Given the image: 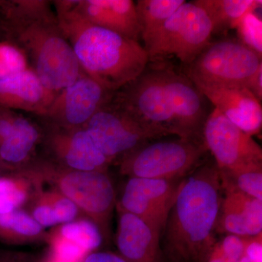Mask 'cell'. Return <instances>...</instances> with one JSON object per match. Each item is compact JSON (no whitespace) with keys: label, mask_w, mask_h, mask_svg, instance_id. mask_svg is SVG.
<instances>
[{"label":"cell","mask_w":262,"mask_h":262,"mask_svg":"<svg viewBox=\"0 0 262 262\" xmlns=\"http://www.w3.org/2000/svg\"><path fill=\"white\" fill-rule=\"evenodd\" d=\"M0 29L23 51L46 89L58 94L82 70L60 27L52 1L0 0Z\"/></svg>","instance_id":"cell-1"},{"label":"cell","mask_w":262,"mask_h":262,"mask_svg":"<svg viewBox=\"0 0 262 262\" xmlns=\"http://www.w3.org/2000/svg\"><path fill=\"white\" fill-rule=\"evenodd\" d=\"M222 187L214 162L182 179L160 238L165 262H203L214 245Z\"/></svg>","instance_id":"cell-2"},{"label":"cell","mask_w":262,"mask_h":262,"mask_svg":"<svg viewBox=\"0 0 262 262\" xmlns=\"http://www.w3.org/2000/svg\"><path fill=\"white\" fill-rule=\"evenodd\" d=\"M72 1H52L63 34L82 72L117 92L144 72L149 54L137 41L86 21L72 10Z\"/></svg>","instance_id":"cell-3"},{"label":"cell","mask_w":262,"mask_h":262,"mask_svg":"<svg viewBox=\"0 0 262 262\" xmlns=\"http://www.w3.org/2000/svg\"><path fill=\"white\" fill-rule=\"evenodd\" d=\"M12 173L26 177L34 184H49L97 226L104 242L111 238V222L117 198L108 170H72L37 155L26 166Z\"/></svg>","instance_id":"cell-4"},{"label":"cell","mask_w":262,"mask_h":262,"mask_svg":"<svg viewBox=\"0 0 262 262\" xmlns=\"http://www.w3.org/2000/svg\"><path fill=\"white\" fill-rule=\"evenodd\" d=\"M157 140L143 144L119 160L120 173L127 178L182 179L201 165L207 151L203 143L192 139Z\"/></svg>","instance_id":"cell-5"},{"label":"cell","mask_w":262,"mask_h":262,"mask_svg":"<svg viewBox=\"0 0 262 262\" xmlns=\"http://www.w3.org/2000/svg\"><path fill=\"white\" fill-rule=\"evenodd\" d=\"M112 102L160 138L179 137L163 67L148 69L147 66L137 78L115 93Z\"/></svg>","instance_id":"cell-6"},{"label":"cell","mask_w":262,"mask_h":262,"mask_svg":"<svg viewBox=\"0 0 262 262\" xmlns=\"http://www.w3.org/2000/svg\"><path fill=\"white\" fill-rule=\"evenodd\" d=\"M262 65L261 56L236 39L211 42L192 63L185 75L194 84L245 87Z\"/></svg>","instance_id":"cell-7"},{"label":"cell","mask_w":262,"mask_h":262,"mask_svg":"<svg viewBox=\"0 0 262 262\" xmlns=\"http://www.w3.org/2000/svg\"><path fill=\"white\" fill-rule=\"evenodd\" d=\"M213 26L203 8L185 2L165 22L146 51L149 60L173 55L186 66L211 42Z\"/></svg>","instance_id":"cell-8"},{"label":"cell","mask_w":262,"mask_h":262,"mask_svg":"<svg viewBox=\"0 0 262 262\" xmlns=\"http://www.w3.org/2000/svg\"><path fill=\"white\" fill-rule=\"evenodd\" d=\"M84 127L112 163L150 141L161 139L112 101L100 108Z\"/></svg>","instance_id":"cell-9"},{"label":"cell","mask_w":262,"mask_h":262,"mask_svg":"<svg viewBox=\"0 0 262 262\" xmlns=\"http://www.w3.org/2000/svg\"><path fill=\"white\" fill-rule=\"evenodd\" d=\"M114 94L82 71L73 83L57 94L38 121L63 128L84 127Z\"/></svg>","instance_id":"cell-10"},{"label":"cell","mask_w":262,"mask_h":262,"mask_svg":"<svg viewBox=\"0 0 262 262\" xmlns=\"http://www.w3.org/2000/svg\"><path fill=\"white\" fill-rule=\"evenodd\" d=\"M39 123L42 127L41 155L52 163L82 171L108 170L113 164L98 149L84 127L63 128Z\"/></svg>","instance_id":"cell-11"},{"label":"cell","mask_w":262,"mask_h":262,"mask_svg":"<svg viewBox=\"0 0 262 262\" xmlns=\"http://www.w3.org/2000/svg\"><path fill=\"white\" fill-rule=\"evenodd\" d=\"M202 135L205 147L213 155L220 171L262 162L261 147L253 136L232 123L217 108L207 117Z\"/></svg>","instance_id":"cell-12"},{"label":"cell","mask_w":262,"mask_h":262,"mask_svg":"<svg viewBox=\"0 0 262 262\" xmlns=\"http://www.w3.org/2000/svg\"><path fill=\"white\" fill-rule=\"evenodd\" d=\"M182 179L128 178L116 207L141 219L161 236Z\"/></svg>","instance_id":"cell-13"},{"label":"cell","mask_w":262,"mask_h":262,"mask_svg":"<svg viewBox=\"0 0 262 262\" xmlns=\"http://www.w3.org/2000/svg\"><path fill=\"white\" fill-rule=\"evenodd\" d=\"M42 127L13 110H0V177L18 171L37 156Z\"/></svg>","instance_id":"cell-14"},{"label":"cell","mask_w":262,"mask_h":262,"mask_svg":"<svg viewBox=\"0 0 262 262\" xmlns=\"http://www.w3.org/2000/svg\"><path fill=\"white\" fill-rule=\"evenodd\" d=\"M163 72L179 138L198 141L208 115L206 97L185 74L169 67Z\"/></svg>","instance_id":"cell-15"},{"label":"cell","mask_w":262,"mask_h":262,"mask_svg":"<svg viewBox=\"0 0 262 262\" xmlns=\"http://www.w3.org/2000/svg\"><path fill=\"white\" fill-rule=\"evenodd\" d=\"M194 84L215 108L241 130L251 136L261 132V103L249 90L245 87Z\"/></svg>","instance_id":"cell-16"},{"label":"cell","mask_w":262,"mask_h":262,"mask_svg":"<svg viewBox=\"0 0 262 262\" xmlns=\"http://www.w3.org/2000/svg\"><path fill=\"white\" fill-rule=\"evenodd\" d=\"M72 10L90 24L137 42L141 38L136 3L132 0H73Z\"/></svg>","instance_id":"cell-17"},{"label":"cell","mask_w":262,"mask_h":262,"mask_svg":"<svg viewBox=\"0 0 262 262\" xmlns=\"http://www.w3.org/2000/svg\"><path fill=\"white\" fill-rule=\"evenodd\" d=\"M116 210L118 254L127 262H165L160 234L136 215L117 207Z\"/></svg>","instance_id":"cell-18"},{"label":"cell","mask_w":262,"mask_h":262,"mask_svg":"<svg viewBox=\"0 0 262 262\" xmlns=\"http://www.w3.org/2000/svg\"><path fill=\"white\" fill-rule=\"evenodd\" d=\"M56 95L43 85L31 68L0 80V110H21L39 117Z\"/></svg>","instance_id":"cell-19"},{"label":"cell","mask_w":262,"mask_h":262,"mask_svg":"<svg viewBox=\"0 0 262 262\" xmlns=\"http://www.w3.org/2000/svg\"><path fill=\"white\" fill-rule=\"evenodd\" d=\"M24 208L45 229L57 227L83 216L70 199L56 189H43L40 184H34L32 196Z\"/></svg>","instance_id":"cell-20"},{"label":"cell","mask_w":262,"mask_h":262,"mask_svg":"<svg viewBox=\"0 0 262 262\" xmlns=\"http://www.w3.org/2000/svg\"><path fill=\"white\" fill-rule=\"evenodd\" d=\"M222 192L224 196L221 202L215 232L250 237L247 225L258 215L259 201L232 188L222 187Z\"/></svg>","instance_id":"cell-21"},{"label":"cell","mask_w":262,"mask_h":262,"mask_svg":"<svg viewBox=\"0 0 262 262\" xmlns=\"http://www.w3.org/2000/svg\"><path fill=\"white\" fill-rule=\"evenodd\" d=\"M48 232L24 208L0 214V242L8 245L46 243Z\"/></svg>","instance_id":"cell-22"},{"label":"cell","mask_w":262,"mask_h":262,"mask_svg":"<svg viewBox=\"0 0 262 262\" xmlns=\"http://www.w3.org/2000/svg\"><path fill=\"white\" fill-rule=\"evenodd\" d=\"M206 11L213 34L235 29L239 20L248 12L261 8V0H196L193 1Z\"/></svg>","instance_id":"cell-23"},{"label":"cell","mask_w":262,"mask_h":262,"mask_svg":"<svg viewBox=\"0 0 262 262\" xmlns=\"http://www.w3.org/2000/svg\"><path fill=\"white\" fill-rule=\"evenodd\" d=\"M184 0H139L136 6L144 49L151 44L165 22L184 4Z\"/></svg>","instance_id":"cell-24"},{"label":"cell","mask_w":262,"mask_h":262,"mask_svg":"<svg viewBox=\"0 0 262 262\" xmlns=\"http://www.w3.org/2000/svg\"><path fill=\"white\" fill-rule=\"evenodd\" d=\"M222 187H229L262 201V162L220 171Z\"/></svg>","instance_id":"cell-25"},{"label":"cell","mask_w":262,"mask_h":262,"mask_svg":"<svg viewBox=\"0 0 262 262\" xmlns=\"http://www.w3.org/2000/svg\"><path fill=\"white\" fill-rule=\"evenodd\" d=\"M34 189L33 183L19 174L0 177V214L24 208Z\"/></svg>","instance_id":"cell-26"},{"label":"cell","mask_w":262,"mask_h":262,"mask_svg":"<svg viewBox=\"0 0 262 262\" xmlns=\"http://www.w3.org/2000/svg\"><path fill=\"white\" fill-rule=\"evenodd\" d=\"M51 232L80 246L89 253L97 251L103 242L97 226L84 216L57 226Z\"/></svg>","instance_id":"cell-27"},{"label":"cell","mask_w":262,"mask_h":262,"mask_svg":"<svg viewBox=\"0 0 262 262\" xmlns=\"http://www.w3.org/2000/svg\"><path fill=\"white\" fill-rule=\"evenodd\" d=\"M31 68L23 51L14 42L0 39V80Z\"/></svg>","instance_id":"cell-28"},{"label":"cell","mask_w":262,"mask_h":262,"mask_svg":"<svg viewBox=\"0 0 262 262\" xmlns=\"http://www.w3.org/2000/svg\"><path fill=\"white\" fill-rule=\"evenodd\" d=\"M235 29L239 42L262 56V21L255 11L245 14Z\"/></svg>","instance_id":"cell-29"},{"label":"cell","mask_w":262,"mask_h":262,"mask_svg":"<svg viewBox=\"0 0 262 262\" xmlns=\"http://www.w3.org/2000/svg\"><path fill=\"white\" fill-rule=\"evenodd\" d=\"M49 245L48 260L54 262H83L89 254L83 248L68 239L63 238L53 232H48L47 241Z\"/></svg>","instance_id":"cell-30"},{"label":"cell","mask_w":262,"mask_h":262,"mask_svg":"<svg viewBox=\"0 0 262 262\" xmlns=\"http://www.w3.org/2000/svg\"><path fill=\"white\" fill-rule=\"evenodd\" d=\"M248 239L249 237L226 234L222 239H217V242L225 256L233 261L239 262L246 251Z\"/></svg>","instance_id":"cell-31"},{"label":"cell","mask_w":262,"mask_h":262,"mask_svg":"<svg viewBox=\"0 0 262 262\" xmlns=\"http://www.w3.org/2000/svg\"><path fill=\"white\" fill-rule=\"evenodd\" d=\"M83 262H127L118 253L110 251H94L89 253Z\"/></svg>","instance_id":"cell-32"},{"label":"cell","mask_w":262,"mask_h":262,"mask_svg":"<svg viewBox=\"0 0 262 262\" xmlns=\"http://www.w3.org/2000/svg\"><path fill=\"white\" fill-rule=\"evenodd\" d=\"M247 89L256 98L259 102L262 101V65L253 75L248 84Z\"/></svg>","instance_id":"cell-33"},{"label":"cell","mask_w":262,"mask_h":262,"mask_svg":"<svg viewBox=\"0 0 262 262\" xmlns=\"http://www.w3.org/2000/svg\"><path fill=\"white\" fill-rule=\"evenodd\" d=\"M203 262H237L233 261L225 256V253L222 252V250L219 246L218 242L215 241L213 247L210 250L209 252L207 254L206 258Z\"/></svg>","instance_id":"cell-34"},{"label":"cell","mask_w":262,"mask_h":262,"mask_svg":"<svg viewBox=\"0 0 262 262\" xmlns=\"http://www.w3.org/2000/svg\"><path fill=\"white\" fill-rule=\"evenodd\" d=\"M0 262H27L23 254L0 249Z\"/></svg>","instance_id":"cell-35"},{"label":"cell","mask_w":262,"mask_h":262,"mask_svg":"<svg viewBox=\"0 0 262 262\" xmlns=\"http://www.w3.org/2000/svg\"><path fill=\"white\" fill-rule=\"evenodd\" d=\"M3 38H5L4 36V34H3V31L0 29V39H3Z\"/></svg>","instance_id":"cell-36"},{"label":"cell","mask_w":262,"mask_h":262,"mask_svg":"<svg viewBox=\"0 0 262 262\" xmlns=\"http://www.w3.org/2000/svg\"><path fill=\"white\" fill-rule=\"evenodd\" d=\"M46 262H54V261H50V260H48V261Z\"/></svg>","instance_id":"cell-37"}]
</instances>
